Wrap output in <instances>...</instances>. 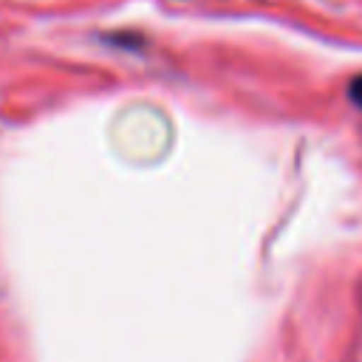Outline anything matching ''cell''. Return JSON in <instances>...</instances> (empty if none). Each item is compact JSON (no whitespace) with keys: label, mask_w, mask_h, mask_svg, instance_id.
Wrapping results in <instances>:
<instances>
[{"label":"cell","mask_w":362,"mask_h":362,"mask_svg":"<svg viewBox=\"0 0 362 362\" xmlns=\"http://www.w3.org/2000/svg\"><path fill=\"white\" fill-rule=\"evenodd\" d=\"M348 96H351V102L362 110V76H356V79L348 85Z\"/></svg>","instance_id":"cell-1"}]
</instances>
